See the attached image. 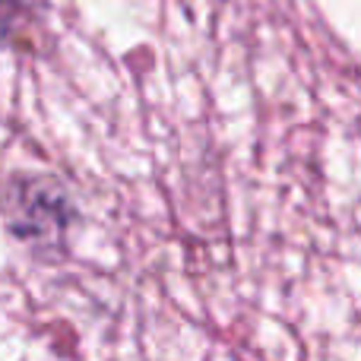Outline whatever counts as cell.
<instances>
[{"mask_svg": "<svg viewBox=\"0 0 361 361\" xmlns=\"http://www.w3.org/2000/svg\"><path fill=\"white\" fill-rule=\"evenodd\" d=\"M0 216L13 238L32 254L54 260L76 225V203L54 175H10L0 184Z\"/></svg>", "mask_w": 361, "mask_h": 361, "instance_id": "cell-1", "label": "cell"}, {"mask_svg": "<svg viewBox=\"0 0 361 361\" xmlns=\"http://www.w3.org/2000/svg\"><path fill=\"white\" fill-rule=\"evenodd\" d=\"M19 19H23V0H0V44L13 38Z\"/></svg>", "mask_w": 361, "mask_h": 361, "instance_id": "cell-2", "label": "cell"}]
</instances>
